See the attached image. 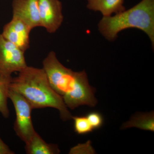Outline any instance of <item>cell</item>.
Returning a JSON list of instances; mask_svg holds the SVG:
<instances>
[{
  "label": "cell",
  "instance_id": "cell-1",
  "mask_svg": "<svg viewBox=\"0 0 154 154\" xmlns=\"http://www.w3.org/2000/svg\"><path fill=\"white\" fill-rule=\"evenodd\" d=\"M51 85L72 110L81 105L94 107L97 101L95 88L89 85L85 71L74 72L64 66L54 51H50L42 62Z\"/></svg>",
  "mask_w": 154,
  "mask_h": 154
},
{
  "label": "cell",
  "instance_id": "cell-2",
  "mask_svg": "<svg viewBox=\"0 0 154 154\" xmlns=\"http://www.w3.org/2000/svg\"><path fill=\"white\" fill-rule=\"evenodd\" d=\"M10 89L22 95L33 109L52 107L59 111L63 121L70 120L72 116L63 99L51 85L43 69L27 66L12 78Z\"/></svg>",
  "mask_w": 154,
  "mask_h": 154
},
{
  "label": "cell",
  "instance_id": "cell-3",
  "mask_svg": "<svg viewBox=\"0 0 154 154\" xmlns=\"http://www.w3.org/2000/svg\"><path fill=\"white\" fill-rule=\"evenodd\" d=\"M98 30L107 40L113 41L122 30L137 28L147 35L154 48V0H142L131 8L115 14L103 17Z\"/></svg>",
  "mask_w": 154,
  "mask_h": 154
},
{
  "label": "cell",
  "instance_id": "cell-4",
  "mask_svg": "<svg viewBox=\"0 0 154 154\" xmlns=\"http://www.w3.org/2000/svg\"><path fill=\"white\" fill-rule=\"evenodd\" d=\"M8 99L13 102L16 112L14 131L19 138L26 143L36 132L31 118L33 108L22 95L10 88Z\"/></svg>",
  "mask_w": 154,
  "mask_h": 154
},
{
  "label": "cell",
  "instance_id": "cell-5",
  "mask_svg": "<svg viewBox=\"0 0 154 154\" xmlns=\"http://www.w3.org/2000/svg\"><path fill=\"white\" fill-rule=\"evenodd\" d=\"M28 66L25 52L6 39L0 33V73L11 75Z\"/></svg>",
  "mask_w": 154,
  "mask_h": 154
},
{
  "label": "cell",
  "instance_id": "cell-6",
  "mask_svg": "<svg viewBox=\"0 0 154 154\" xmlns=\"http://www.w3.org/2000/svg\"><path fill=\"white\" fill-rule=\"evenodd\" d=\"M41 27L48 33H55L63 21L62 4L60 0H37Z\"/></svg>",
  "mask_w": 154,
  "mask_h": 154
},
{
  "label": "cell",
  "instance_id": "cell-7",
  "mask_svg": "<svg viewBox=\"0 0 154 154\" xmlns=\"http://www.w3.org/2000/svg\"><path fill=\"white\" fill-rule=\"evenodd\" d=\"M32 30L26 23L13 17L3 28L2 36L8 41L25 52L30 46V33Z\"/></svg>",
  "mask_w": 154,
  "mask_h": 154
},
{
  "label": "cell",
  "instance_id": "cell-8",
  "mask_svg": "<svg viewBox=\"0 0 154 154\" xmlns=\"http://www.w3.org/2000/svg\"><path fill=\"white\" fill-rule=\"evenodd\" d=\"M13 17L22 20L31 30L41 27L37 0H13Z\"/></svg>",
  "mask_w": 154,
  "mask_h": 154
},
{
  "label": "cell",
  "instance_id": "cell-9",
  "mask_svg": "<svg viewBox=\"0 0 154 154\" xmlns=\"http://www.w3.org/2000/svg\"><path fill=\"white\" fill-rule=\"evenodd\" d=\"M124 0H88L87 7L91 11L101 12L104 17L118 14L126 10Z\"/></svg>",
  "mask_w": 154,
  "mask_h": 154
},
{
  "label": "cell",
  "instance_id": "cell-10",
  "mask_svg": "<svg viewBox=\"0 0 154 154\" xmlns=\"http://www.w3.org/2000/svg\"><path fill=\"white\" fill-rule=\"evenodd\" d=\"M25 143V150L27 154H57L60 153L57 145L47 143L36 132Z\"/></svg>",
  "mask_w": 154,
  "mask_h": 154
},
{
  "label": "cell",
  "instance_id": "cell-11",
  "mask_svg": "<svg viewBox=\"0 0 154 154\" xmlns=\"http://www.w3.org/2000/svg\"><path fill=\"white\" fill-rule=\"evenodd\" d=\"M135 127L144 130L154 131L153 111L147 113H138L133 116L130 120L124 123L122 129Z\"/></svg>",
  "mask_w": 154,
  "mask_h": 154
},
{
  "label": "cell",
  "instance_id": "cell-12",
  "mask_svg": "<svg viewBox=\"0 0 154 154\" xmlns=\"http://www.w3.org/2000/svg\"><path fill=\"white\" fill-rule=\"evenodd\" d=\"M12 78L11 75L0 73V113L5 118H8L10 115L8 99Z\"/></svg>",
  "mask_w": 154,
  "mask_h": 154
},
{
  "label": "cell",
  "instance_id": "cell-13",
  "mask_svg": "<svg viewBox=\"0 0 154 154\" xmlns=\"http://www.w3.org/2000/svg\"><path fill=\"white\" fill-rule=\"evenodd\" d=\"M74 128L78 134H88L94 130L86 116H73Z\"/></svg>",
  "mask_w": 154,
  "mask_h": 154
},
{
  "label": "cell",
  "instance_id": "cell-14",
  "mask_svg": "<svg viewBox=\"0 0 154 154\" xmlns=\"http://www.w3.org/2000/svg\"><path fill=\"white\" fill-rule=\"evenodd\" d=\"M86 116L94 130L99 129L103 125L104 119L102 114L99 112H90Z\"/></svg>",
  "mask_w": 154,
  "mask_h": 154
},
{
  "label": "cell",
  "instance_id": "cell-15",
  "mask_svg": "<svg viewBox=\"0 0 154 154\" xmlns=\"http://www.w3.org/2000/svg\"><path fill=\"white\" fill-rule=\"evenodd\" d=\"M15 153L1 139L0 137V154H14Z\"/></svg>",
  "mask_w": 154,
  "mask_h": 154
}]
</instances>
